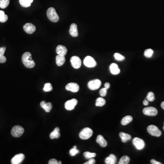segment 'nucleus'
I'll return each mask as SVG.
<instances>
[{
  "mask_svg": "<svg viewBox=\"0 0 164 164\" xmlns=\"http://www.w3.org/2000/svg\"><path fill=\"white\" fill-rule=\"evenodd\" d=\"M22 62L26 67L33 68L35 66V63L32 58V55L29 52H26L22 56Z\"/></svg>",
  "mask_w": 164,
  "mask_h": 164,
  "instance_id": "f257e3e1",
  "label": "nucleus"
},
{
  "mask_svg": "<svg viewBox=\"0 0 164 164\" xmlns=\"http://www.w3.org/2000/svg\"><path fill=\"white\" fill-rule=\"evenodd\" d=\"M47 14L48 18L52 22H56L59 21V16L54 8L50 7L48 8L47 11Z\"/></svg>",
  "mask_w": 164,
  "mask_h": 164,
  "instance_id": "f03ea898",
  "label": "nucleus"
},
{
  "mask_svg": "<svg viewBox=\"0 0 164 164\" xmlns=\"http://www.w3.org/2000/svg\"><path fill=\"white\" fill-rule=\"evenodd\" d=\"M93 131L91 129L89 128H85L80 132V137L82 140H88L92 136Z\"/></svg>",
  "mask_w": 164,
  "mask_h": 164,
  "instance_id": "7ed1b4c3",
  "label": "nucleus"
},
{
  "mask_svg": "<svg viewBox=\"0 0 164 164\" xmlns=\"http://www.w3.org/2000/svg\"><path fill=\"white\" fill-rule=\"evenodd\" d=\"M24 132L23 127L20 125H16L12 128L11 134L13 137H19L23 135Z\"/></svg>",
  "mask_w": 164,
  "mask_h": 164,
  "instance_id": "20e7f679",
  "label": "nucleus"
},
{
  "mask_svg": "<svg viewBox=\"0 0 164 164\" xmlns=\"http://www.w3.org/2000/svg\"><path fill=\"white\" fill-rule=\"evenodd\" d=\"M147 131L152 136L160 137L161 135V131L157 126L150 125L147 128Z\"/></svg>",
  "mask_w": 164,
  "mask_h": 164,
  "instance_id": "39448f33",
  "label": "nucleus"
},
{
  "mask_svg": "<svg viewBox=\"0 0 164 164\" xmlns=\"http://www.w3.org/2000/svg\"><path fill=\"white\" fill-rule=\"evenodd\" d=\"M144 114L147 116H154L158 114V110L156 108L153 107H148L144 108L143 110Z\"/></svg>",
  "mask_w": 164,
  "mask_h": 164,
  "instance_id": "423d86ee",
  "label": "nucleus"
},
{
  "mask_svg": "<svg viewBox=\"0 0 164 164\" xmlns=\"http://www.w3.org/2000/svg\"><path fill=\"white\" fill-rule=\"evenodd\" d=\"M101 82L100 80H95L90 81L88 84V88L92 90H97L101 86Z\"/></svg>",
  "mask_w": 164,
  "mask_h": 164,
  "instance_id": "0eeeda50",
  "label": "nucleus"
},
{
  "mask_svg": "<svg viewBox=\"0 0 164 164\" xmlns=\"http://www.w3.org/2000/svg\"><path fill=\"white\" fill-rule=\"evenodd\" d=\"M133 143L138 150H142L145 146V143L144 141L138 137L134 138L133 140Z\"/></svg>",
  "mask_w": 164,
  "mask_h": 164,
  "instance_id": "6e6552de",
  "label": "nucleus"
},
{
  "mask_svg": "<svg viewBox=\"0 0 164 164\" xmlns=\"http://www.w3.org/2000/svg\"><path fill=\"white\" fill-rule=\"evenodd\" d=\"M84 63L87 67H94L96 66L97 63L95 60L91 56H87L84 59Z\"/></svg>",
  "mask_w": 164,
  "mask_h": 164,
  "instance_id": "1a4fd4ad",
  "label": "nucleus"
},
{
  "mask_svg": "<svg viewBox=\"0 0 164 164\" xmlns=\"http://www.w3.org/2000/svg\"><path fill=\"white\" fill-rule=\"evenodd\" d=\"M71 63L73 67L75 69H80L81 66V61L77 56H73L71 58Z\"/></svg>",
  "mask_w": 164,
  "mask_h": 164,
  "instance_id": "9d476101",
  "label": "nucleus"
},
{
  "mask_svg": "<svg viewBox=\"0 0 164 164\" xmlns=\"http://www.w3.org/2000/svg\"><path fill=\"white\" fill-rule=\"evenodd\" d=\"M78 103V100L73 99L67 101L65 103V108L67 110H72L75 108Z\"/></svg>",
  "mask_w": 164,
  "mask_h": 164,
  "instance_id": "9b49d317",
  "label": "nucleus"
},
{
  "mask_svg": "<svg viewBox=\"0 0 164 164\" xmlns=\"http://www.w3.org/2000/svg\"><path fill=\"white\" fill-rule=\"evenodd\" d=\"M25 158V155L23 154H19L15 155L11 160L12 164H19L22 162Z\"/></svg>",
  "mask_w": 164,
  "mask_h": 164,
  "instance_id": "f8f14e48",
  "label": "nucleus"
},
{
  "mask_svg": "<svg viewBox=\"0 0 164 164\" xmlns=\"http://www.w3.org/2000/svg\"><path fill=\"white\" fill-rule=\"evenodd\" d=\"M66 89L67 91H70L73 93H76L80 89L79 85L75 83H70L67 84L66 86Z\"/></svg>",
  "mask_w": 164,
  "mask_h": 164,
  "instance_id": "ddd939ff",
  "label": "nucleus"
},
{
  "mask_svg": "<svg viewBox=\"0 0 164 164\" xmlns=\"http://www.w3.org/2000/svg\"><path fill=\"white\" fill-rule=\"evenodd\" d=\"M23 29L26 33L30 34L34 33L36 30V27L33 24L30 23H26L24 25Z\"/></svg>",
  "mask_w": 164,
  "mask_h": 164,
  "instance_id": "4468645a",
  "label": "nucleus"
},
{
  "mask_svg": "<svg viewBox=\"0 0 164 164\" xmlns=\"http://www.w3.org/2000/svg\"><path fill=\"white\" fill-rule=\"evenodd\" d=\"M67 52L66 47L63 45H59L56 48V53L58 55L65 56Z\"/></svg>",
  "mask_w": 164,
  "mask_h": 164,
  "instance_id": "2eb2a0df",
  "label": "nucleus"
},
{
  "mask_svg": "<svg viewBox=\"0 0 164 164\" xmlns=\"http://www.w3.org/2000/svg\"><path fill=\"white\" fill-rule=\"evenodd\" d=\"M69 33L70 35L73 37H76L78 36V31L77 26L75 23L71 24L70 27Z\"/></svg>",
  "mask_w": 164,
  "mask_h": 164,
  "instance_id": "dca6fc26",
  "label": "nucleus"
},
{
  "mask_svg": "<svg viewBox=\"0 0 164 164\" xmlns=\"http://www.w3.org/2000/svg\"><path fill=\"white\" fill-rule=\"evenodd\" d=\"M110 69L111 73L114 75H117L120 72V70L118 68V65L116 63H112L110 66Z\"/></svg>",
  "mask_w": 164,
  "mask_h": 164,
  "instance_id": "f3484780",
  "label": "nucleus"
},
{
  "mask_svg": "<svg viewBox=\"0 0 164 164\" xmlns=\"http://www.w3.org/2000/svg\"><path fill=\"white\" fill-rule=\"evenodd\" d=\"M40 106L42 109L45 110L46 112H50L52 109V104L51 103L48 102L46 103L45 101H42L40 103Z\"/></svg>",
  "mask_w": 164,
  "mask_h": 164,
  "instance_id": "a211bd4d",
  "label": "nucleus"
},
{
  "mask_svg": "<svg viewBox=\"0 0 164 164\" xmlns=\"http://www.w3.org/2000/svg\"><path fill=\"white\" fill-rule=\"evenodd\" d=\"M60 136V129L59 127H56L50 134V138L51 139H58Z\"/></svg>",
  "mask_w": 164,
  "mask_h": 164,
  "instance_id": "6ab92c4d",
  "label": "nucleus"
},
{
  "mask_svg": "<svg viewBox=\"0 0 164 164\" xmlns=\"http://www.w3.org/2000/svg\"><path fill=\"white\" fill-rule=\"evenodd\" d=\"M96 142H97V143L99 144V145L102 147H105L107 145V142L104 139L103 136L101 135H99L97 136Z\"/></svg>",
  "mask_w": 164,
  "mask_h": 164,
  "instance_id": "aec40b11",
  "label": "nucleus"
},
{
  "mask_svg": "<svg viewBox=\"0 0 164 164\" xmlns=\"http://www.w3.org/2000/svg\"><path fill=\"white\" fill-rule=\"evenodd\" d=\"M117 161L116 157L114 154H110L105 160V162L107 164H115Z\"/></svg>",
  "mask_w": 164,
  "mask_h": 164,
  "instance_id": "412c9836",
  "label": "nucleus"
},
{
  "mask_svg": "<svg viewBox=\"0 0 164 164\" xmlns=\"http://www.w3.org/2000/svg\"><path fill=\"white\" fill-rule=\"evenodd\" d=\"M56 65L60 67L63 65L65 62V58L64 56L58 55L56 58Z\"/></svg>",
  "mask_w": 164,
  "mask_h": 164,
  "instance_id": "4be33fe9",
  "label": "nucleus"
},
{
  "mask_svg": "<svg viewBox=\"0 0 164 164\" xmlns=\"http://www.w3.org/2000/svg\"><path fill=\"white\" fill-rule=\"evenodd\" d=\"M120 136L122 142L125 143L131 139V136L129 134H126L124 132H120Z\"/></svg>",
  "mask_w": 164,
  "mask_h": 164,
  "instance_id": "5701e85b",
  "label": "nucleus"
},
{
  "mask_svg": "<svg viewBox=\"0 0 164 164\" xmlns=\"http://www.w3.org/2000/svg\"><path fill=\"white\" fill-rule=\"evenodd\" d=\"M133 120V118L131 116L127 115L122 118L121 121V125H126L131 123Z\"/></svg>",
  "mask_w": 164,
  "mask_h": 164,
  "instance_id": "b1692460",
  "label": "nucleus"
},
{
  "mask_svg": "<svg viewBox=\"0 0 164 164\" xmlns=\"http://www.w3.org/2000/svg\"><path fill=\"white\" fill-rule=\"evenodd\" d=\"M33 0H19V2L22 7H27L30 6Z\"/></svg>",
  "mask_w": 164,
  "mask_h": 164,
  "instance_id": "393cba45",
  "label": "nucleus"
},
{
  "mask_svg": "<svg viewBox=\"0 0 164 164\" xmlns=\"http://www.w3.org/2000/svg\"><path fill=\"white\" fill-rule=\"evenodd\" d=\"M106 103V101L102 97H99L96 99L95 105L96 106H103Z\"/></svg>",
  "mask_w": 164,
  "mask_h": 164,
  "instance_id": "a878e982",
  "label": "nucleus"
},
{
  "mask_svg": "<svg viewBox=\"0 0 164 164\" xmlns=\"http://www.w3.org/2000/svg\"><path fill=\"white\" fill-rule=\"evenodd\" d=\"M130 161V158L128 156L124 155L120 159L118 164H128Z\"/></svg>",
  "mask_w": 164,
  "mask_h": 164,
  "instance_id": "bb28decb",
  "label": "nucleus"
},
{
  "mask_svg": "<svg viewBox=\"0 0 164 164\" xmlns=\"http://www.w3.org/2000/svg\"><path fill=\"white\" fill-rule=\"evenodd\" d=\"M10 0H0V7L5 9L9 5Z\"/></svg>",
  "mask_w": 164,
  "mask_h": 164,
  "instance_id": "cd10ccee",
  "label": "nucleus"
},
{
  "mask_svg": "<svg viewBox=\"0 0 164 164\" xmlns=\"http://www.w3.org/2000/svg\"><path fill=\"white\" fill-rule=\"evenodd\" d=\"M8 20V16L5 14L3 11H0V22H5Z\"/></svg>",
  "mask_w": 164,
  "mask_h": 164,
  "instance_id": "c85d7f7f",
  "label": "nucleus"
},
{
  "mask_svg": "<svg viewBox=\"0 0 164 164\" xmlns=\"http://www.w3.org/2000/svg\"><path fill=\"white\" fill-rule=\"evenodd\" d=\"M84 157L87 159H90L92 158L95 157L96 155V154L95 153H91V152L86 151L84 153Z\"/></svg>",
  "mask_w": 164,
  "mask_h": 164,
  "instance_id": "c756f323",
  "label": "nucleus"
},
{
  "mask_svg": "<svg viewBox=\"0 0 164 164\" xmlns=\"http://www.w3.org/2000/svg\"><path fill=\"white\" fill-rule=\"evenodd\" d=\"M52 85L50 83H46L44 85L43 90L45 92H48L51 91H52Z\"/></svg>",
  "mask_w": 164,
  "mask_h": 164,
  "instance_id": "7c9ffc66",
  "label": "nucleus"
},
{
  "mask_svg": "<svg viewBox=\"0 0 164 164\" xmlns=\"http://www.w3.org/2000/svg\"><path fill=\"white\" fill-rule=\"evenodd\" d=\"M153 50L151 49H147L145 50L144 52V55L147 58H150L153 55Z\"/></svg>",
  "mask_w": 164,
  "mask_h": 164,
  "instance_id": "2f4dec72",
  "label": "nucleus"
},
{
  "mask_svg": "<svg viewBox=\"0 0 164 164\" xmlns=\"http://www.w3.org/2000/svg\"><path fill=\"white\" fill-rule=\"evenodd\" d=\"M114 57L117 61H122L125 59V57L124 56L120 54V53H115L114 54Z\"/></svg>",
  "mask_w": 164,
  "mask_h": 164,
  "instance_id": "473e14b6",
  "label": "nucleus"
},
{
  "mask_svg": "<svg viewBox=\"0 0 164 164\" xmlns=\"http://www.w3.org/2000/svg\"><path fill=\"white\" fill-rule=\"evenodd\" d=\"M155 97H154V94L152 92H150L148 93V95H147L146 99L148 101H154Z\"/></svg>",
  "mask_w": 164,
  "mask_h": 164,
  "instance_id": "72a5a7b5",
  "label": "nucleus"
},
{
  "mask_svg": "<svg viewBox=\"0 0 164 164\" xmlns=\"http://www.w3.org/2000/svg\"><path fill=\"white\" fill-rule=\"evenodd\" d=\"M80 152V151L77 149V148H73L71 149L69 151V154L71 156L73 157L75 156L76 154H78Z\"/></svg>",
  "mask_w": 164,
  "mask_h": 164,
  "instance_id": "f704fd0d",
  "label": "nucleus"
},
{
  "mask_svg": "<svg viewBox=\"0 0 164 164\" xmlns=\"http://www.w3.org/2000/svg\"><path fill=\"white\" fill-rule=\"evenodd\" d=\"M108 88H103L100 89V91H99V95L102 97H104L107 95V90Z\"/></svg>",
  "mask_w": 164,
  "mask_h": 164,
  "instance_id": "c9c22d12",
  "label": "nucleus"
},
{
  "mask_svg": "<svg viewBox=\"0 0 164 164\" xmlns=\"http://www.w3.org/2000/svg\"><path fill=\"white\" fill-rule=\"evenodd\" d=\"M5 50H6V48L5 47L0 48V56L4 55Z\"/></svg>",
  "mask_w": 164,
  "mask_h": 164,
  "instance_id": "e433bc0d",
  "label": "nucleus"
},
{
  "mask_svg": "<svg viewBox=\"0 0 164 164\" xmlns=\"http://www.w3.org/2000/svg\"><path fill=\"white\" fill-rule=\"evenodd\" d=\"M95 163V160L93 158H90L88 161H87L86 163H84V164H94Z\"/></svg>",
  "mask_w": 164,
  "mask_h": 164,
  "instance_id": "4c0bfd02",
  "label": "nucleus"
},
{
  "mask_svg": "<svg viewBox=\"0 0 164 164\" xmlns=\"http://www.w3.org/2000/svg\"><path fill=\"white\" fill-rule=\"evenodd\" d=\"M7 61V59L4 56H0V63H4Z\"/></svg>",
  "mask_w": 164,
  "mask_h": 164,
  "instance_id": "58836bf2",
  "label": "nucleus"
},
{
  "mask_svg": "<svg viewBox=\"0 0 164 164\" xmlns=\"http://www.w3.org/2000/svg\"><path fill=\"white\" fill-rule=\"evenodd\" d=\"M49 164H58V161L57 160L55 159H51L48 161Z\"/></svg>",
  "mask_w": 164,
  "mask_h": 164,
  "instance_id": "ea45409f",
  "label": "nucleus"
},
{
  "mask_svg": "<svg viewBox=\"0 0 164 164\" xmlns=\"http://www.w3.org/2000/svg\"><path fill=\"white\" fill-rule=\"evenodd\" d=\"M150 162H151L152 164H161L162 163H161V162H158V161H155L154 159H152V160L150 161Z\"/></svg>",
  "mask_w": 164,
  "mask_h": 164,
  "instance_id": "a19ab883",
  "label": "nucleus"
},
{
  "mask_svg": "<svg viewBox=\"0 0 164 164\" xmlns=\"http://www.w3.org/2000/svg\"><path fill=\"white\" fill-rule=\"evenodd\" d=\"M110 87V83H106L105 84H104V87L106 88L109 89Z\"/></svg>",
  "mask_w": 164,
  "mask_h": 164,
  "instance_id": "79ce46f5",
  "label": "nucleus"
},
{
  "mask_svg": "<svg viewBox=\"0 0 164 164\" xmlns=\"http://www.w3.org/2000/svg\"><path fill=\"white\" fill-rule=\"evenodd\" d=\"M143 104L144 105H148V104H149V101L146 99H145L144 101H143Z\"/></svg>",
  "mask_w": 164,
  "mask_h": 164,
  "instance_id": "37998d69",
  "label": "nucleus"
},
{
  "mask_svg": "<svg viewBox=\"0 0 164 164\" xmlns=\"http://www.w3.org/2000/svg\"><path fill=\"white\" fill-rule=\"evenodd\" d=\"M161 108H162L163 110H164V101L162 102L161 103Z\"/></svg>",
  "mask_w": 164,
  "mask_h": 164,
  "instance_id": "c03bdc74",
  "label": "nucleus"
},
{
  "mask_svg": "<svg viewBox=\"0 0 164 164\" xmlns=\"http://www.w3.org/2000/svg\"><path fill=\"white\" fill-rule=\"evenodd\" d=\"M62 164V162H61V161H58V164Z\"/></svg>",
  "mask_w": 164,
  "mask_h": 164,
  "instance_id": "a18cd8bd",
  "label": "nucleus"
},
{
  "mask_svg": "<svg viewBox=\"0 0 164 164\" xmlns=\"http://www.w3.org/2000/svg\"><path fill=\"white\" fill-rule=\"evenodd\" d=\"M73 148H77V146H73Z\"/></svg>",
  "mask_w": 164,
  "mask_h": 164,
  "instance_id": "49530a36",
  "label": "nucleus"
},
{
  "mask_svg": "<svg viewBox=\"0 0 164 164\" xmlns=\"http://www.w3.org/2000/svg\"><path fill=\"white\" fill-rule=\"evenodd\" d=\"M163 129H164V127H163Z\"/></svg>",
  "mask_w": 164,
  "mask_h": 164,
  "instance_id": "de8ad7c7",
  "label": "nucleus"
}]
</instances>
